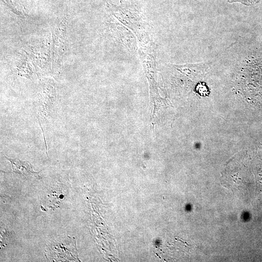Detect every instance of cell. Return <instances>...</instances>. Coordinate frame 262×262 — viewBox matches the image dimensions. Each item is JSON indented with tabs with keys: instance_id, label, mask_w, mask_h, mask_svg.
<instances>
[{
	"instance_id": "cell-1",
	"label": "cell",
	"mask_w": 262,
	"mask_h": 262,
	"mask_svg": "<svg viewBox=\"0 0 262 262\" xmlns=\"http://www.w3.org/2000/svg\"><path fill=\"white\" fill-rule=\"evenodd\" d=\"M55 101L56 96L53 88L50 85L44 86L36 103L39 124L51 115Z\"/></svg>"
},
{
	"instance_id": "cell-2",
	"label": "cell",
	"mask_w": 262,
	"mask_h": 262,
	"mask_svg": "<svg viewBox=\"0 0 262 262\" xmlns=\"http://www.w3.org/2000/svg\"><path fill=\"white\" fill-rule=\"evenodd\" d=\"M11 164L12 172L21 175L26 178L29 176L37 177L40 172H34L32 164L27 161H22L18 158L11 159L5 156Z\"/></svg>"
},
{
	"instance_id": "cell-3",
	"label": "cell",
	"mask_w": 262,
	"mask_h": 262,
	"mask_svg": "<svg viewBox=\"0 0 262 262\" xmlns=\"http://www.w3.org/2000/svg\"><path fill=\"white\" fill-rule=\"evenodd\" d=\"M3 2L14 13L18 15H23L24 10L22 5L16 0H3Z\"/></svg>"
},
{
	"instance_id": "cell-4",
	"label": "cell",
	"mask_w": 262,
	"mask_h": 262,
	"mask_svg": "<svg viewBox=\"0 0 262 262\" xmlns=\"http://www.w3.org/2000/svg\"><path fill=\"white\" fill-rule=\"evenodd\" d=\"M229 3L240 2L246 5H254L260 2L261 0H227Z\"/></svg>"
}]
</instances>
